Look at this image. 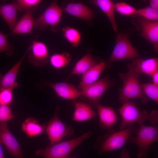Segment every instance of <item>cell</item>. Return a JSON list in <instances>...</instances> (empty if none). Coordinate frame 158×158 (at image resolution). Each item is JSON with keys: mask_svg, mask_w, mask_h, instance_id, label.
Masks as SVG:
<instances>
[{"mask_svg": "<svg viewBox=\"0 0 158 158\" xmlns=\"http://www.w3.org/2000/svg\"><path fill=\"white\" fill-rule=\"evenodd\" d=\"M128 71L126 73H117L123 85L120 89L118 100L122 103L131 99H140L143 104L147 103L148 100L144 94L141 83L139 81L140 74L135 72L129 64L127 65Z\"/></svg>", "mask_w": 158, "mask_h": 158, "instance_id": "cell-1", "label": "cell"}, {"mask_svg": "<svg viewBox=\"0 0 158 158\" xmlns=\"http://www.w3.org/2000/svg\"><path fill=\"white\" fill-rule=\"evenodd\" d=\"M138 130L133 124L117 132L109 130L104 136L98 138L94 147L100 153L118 149L123 147L130 136Z\"/></svg>", "mask_w": 158, "mask_h": 158, "instance_id": "cell-2", "label": "cell"}, {"mask_svg": "<svg viewBox=\"0 0 158 158\" xmlns=\"http://www.w3.org/2000/svg\"><path fill=\"white\" fill-rule=\"evenodd\" d=\"M92 133L89 131L76 138L50 144L44 149H39L35 154L44 158H65L74 149L89 138Z\"/></svg>", "mask_w": 158, "mask_h": 158, "instance_id": "cell-3", "label": "cell"}, {"mask_svg": "<svg viewBox=\"0 0 158 158\" xmlns=\"http://www.w3.org/2000/svg\"><path fill=\"white\" fill-rule=\"evenodd\" d=\"M140 126L136 135L130 136L128 141L137 146V158H147L150 145L158 140V128L157 125L147 126L143 123Z\"/></svg>", "mask_w": 158, "mask_h": 158, "instance_id": "cell-4", "label": "cell"}, {"mask_svg": "<svg viewBox=\"0 0 158 158\" xmlns=\"http://www.w3.org/2000/svg\"><path fill=\"white\" fill-rule=\"evenodd\" d=\"M63 12L58 1L54 0L41 15L35 20L34 26L39 30H44L50 28L53 32H58L60 29L59 24Z\"/></svg>", "mask_w": 158, "mask_h": 158, "instance_id": "cell-5", "label": "cell"}, {"mask_svg": "<svg viewBox=\"0 0 158 158\" xmlns=\"http://www.w3.org/2000/svg\"><path fill=\"white\" fill-rule=\"evenodd\" d=\"M60 108L58 105L51 119L44 125V131L47 134L50 144H53L61 141L63 138H68L74 133V128L70 126L65 125L59 116Z\"/></svg>", "mask_w": 158, "mask_h": 158, "instance_id": "cell-6", "label": "cell"}, {"mask_svg": "<svg viewBox=\"0 0 158 158\" xmlns=\"http://www.w3.org/2000/svg\"><path fill=\"white\" fill-rule=\"evenodd\" d=\"M122 104V106L118 110L121 117L120 130L125 128L135 123L140 125L148 120L149 114L147 111H141L135 102L129 100Z\"/></svg>", "mask_w": 158, "mask_h": 158, "instance_id": "cell-7", "label": "cell"}, {"mask_svg": "<svg viewBox=\"0 0 158 158\" xmlns=\"http://www.w3.org/2000/svg\"><path fill=\"white\" fill-rule=\"evenodd\" d=\"M139 56L136 49L130 43L128 36L123 33L118 34L115 46L107 63L108 67L114 62L126 59H135Z\"/></svg>", "mask_w": 158, "mask_h": 158, "instance_id": "cell-8", "label": "cell"}, {"mask_svg": "<svg viewBox=\"0 0 158 158\" xmlns=\"http://www.w3.org/2000/svg\"><path fill=\"white\" fill-rule=\"evenodd\" d=\"M115 84L114 80L107 76L81 90V96L87 98L90 104L94 107L99 103L101 97L106 90Z\"/></svg>", "mask_w": 158, "mask_h": 158, "instance_id": "cell-9", "label": "cell"}, {"mask_svg": "<svg viewBox=\"0 0 158 158\" xmlns=\"http://www.w3.org/2000/svg\"><path fill=\"white\" fill-rule=\"evenodd\" d=\"M38 37V36H36L30 44V52L27 56L29 62L35 67L46 65L48 63L49 59L47 46L44 43L37 41Z\"/></svg>", "mask_w": 158, "mask_h": 158, "instance_id": "cell-10", "label": "cell"}, {"mask_svg": "<svg viewBox=\"0 0 158 158\" xmlns=\"http://www.w3.org/2000/svg\"><path fill=\"white\" fill-rule=\"evenodd\" d=\"M140 35L150 42L154 51H158V22L147 20L139 16L137 20Z\"/></svg>", "mask_w": 158, "mask_h": 158, "instance_id": "cell-11", "label": "cell"}, {"mask_svg": "<svg viewBox=\"0 0 158 158\" xmlns=\"http://www.w3.org/2000/svg\"><path fill=\"white\" fill-rule=\"evenodd\" d=\"M63 11L75 17L90 22L95 15L94 12L81 2L65 1L62 5Z\"/></svg>", "mask_w": 158, "mask_h": 158, "instance_id": "cell-12", "label": "cell"}, {"mask_svg": "<svg viewBox=\"0 0 158 158\" xmlns=\"http://www.w3.org/2000/svg\"><path fill=\"white\" fill-rule=\"evenodd\" d=\"M0 141L12 156L15 158H23L20 146L10 131L6 122L0 123Z\"/></svg>", "mask_w": 158, "mask_h": 158, "instance_id": "cell-13", "label": "cell"}, {"mask_svg": "<svg viewBox=\"0 0 158 158\" xmlns=\"http://www.w3.org/2000/svg\"><path fill=\"white\" fill-rule=\"evenodd\" d=\"M45 84L52 88L58 97L66 99L74 100L81 96L80 91L72 84L66 82H47Z\"/></svg>", "mask_w": 158, "mask_h": 158, "instance_id": "cell-14", "label": "cell"}, {"mask_svg": "<svg viewBox=\"0 0 158 158\" xmlns=\"http://www.w3.org/2000/svg\"><path fill=\"white\" fill-rule=\"evenodd\" d=\"M94 107L97 109V113L99 116V126L103 129H110L118 119L114 109L99 103L95 105Z\"/></svg>", "mask_w": 158, "mask_h": 158, "instance_id": "cell-15", "label": "cell"}, {"mask_svg": "<svg viewBox=\"0 0 158 158\" xmlns=\"http://www.w3.org/2000/svg\"><path fill=\"white\" fill-rule=\"evenodd\" d=\"M31 44L21 59L6 73L2 75L0 73V90L13 86H18L16 80L22 62L25 56L30 50Z\"/></svg>", "mask_w": 158, "mask_h": 158, "instance_id": "cell-16", "label": "cell"}, {"mask_svg": "<svg viewBox=\"0 0 158 158\" xmlns=\"http://www.w3.org/2000/svg\"><path fill=\"white\" fill-rule=\"evenodd\" d=\"M129 64L135 72L140 74L143 73L151 75L158 70V59L157 58L144 59L137 58Z\"/></svg>", "mask_w": 158, "mask_h": 158, "instance_id": "cell-17", "label": "cell"}, {"mask_svg": "<svg viewBox=\"0 0 158 158\" xmlns=\"http://www.w3.org/2000/svg\"><path fill=\"white\" fill-rule=\"evenodd\" d=\"M17 11L16 1L9 3L3 1L0 3V16L7 23L11 32L13 30L17 22Z\"/></svg>", "mask_w": 158, "mask_h": 158, "instance_id": "cell-18", "label": "cell"}, {"mask_svg": "<svg viewBox=\"0 0 158 158\" xmlns=\"http://www.w3.org/2000/svg\"><path fill=\"white\" fill-rule=\"evenodd\" d=\"M107 67V63L102 61L83 74L78 85V89L82 90L96 81L104 69Z\"/></svg>", "mask_w": 158, "mask_h": 158, "instance_id": "cell-19", "label": "cell"}, {"mask_svg": "<svg viewBox=\"0 0 158 158\" xmlns=\"http://www.w3.org/2000/svg\"><path fill=\"white\" fill-rule=\"evenodd\" d=\"M99 62L97 58L94 57L91 50L76 63L68 78L75 75H83Z\"/></svg>", "mask_w": 158, "mask_h": 158, "instance_id": "cell-20", "label": "cell"}, {"mask_svg": "<svg viewBox=\"0 0 158 158\" xmlns=\"http://www.w3.org/2000/svg\"><path fill=\"white\" fill-rule=\"evenodd\" d=\"M73 104L75 107L72 120L75 121H83L91 119L97 114L88 104L73 100Z\"/></svg>", "mask_w": 158, "mask_h": 158, "instance_id": "cell-21", "label": "cell"}, {"mask_svg": "<svg viewBox=\"0 0 158 158\" xmlns=\"http://www.w3.org/2000/svg\"><path fill=\"white\" fill-rule=\"evenodd\" d=\"M32 11H27L17 22L13 30L9 34H26L30 33L34 26L35 20Z\"/></svg>", "mask_w": 158, "mask_h": 158, "instance_id": "cell-22", "label": "cell"}, {"mask_svg": "<svg viewBox=\"0 0 158 158\" xmlns=\"http://www.w3.org/2000/svg\"><path fill=\"white\" fill-rule=\"evenodd\" d=\"M90 4L98 7L109 20L114 31L118 33L117 26L115 18V4L110 0H92Z\"/></svg>", "mask_w": 158, "mask_h": 158, "instance_id": "cell-23", "label": "cell"}, {"mask_svg": "<svg viewBox=\"0 0 158 158\" xmlns=\"http://www.w3.org/2000/svg\"><path fill=\"white\" fill-rule=\"evenodd\" d=\"M22 129L30 138L40 135L44 130V125H40L38 121L32 117L25 120L22 124Z\"/></svg>", "mask_w": 158, "mask_h": 158, "instance_id": "cell-24", "label": "cell"}, {"mask_svg": "<svg viewBox=\"0 0 158 158\" xmlns=\"http://www.w3.org/2000/svg\"><path fill=\"white\" fill-rule=\"evenodd\" d=\"M64 37L71 45L77 47L81 44V34L77 29L72 27L66 26L62 29Z\"/></svg>", "mask_w": 158, "mask_h": 158, "instance_id": "cell-25", "label": "cell"}, {"mask_svg": "<svg viewBox=\"0 0 158 158\" xmlns=\"http://www.w3.org/2000/svg\"><path fill=\"white\" fill-rule=\"evenodd\" d=\"M71 59V55L67 52L54 54L49 58L51 65L56 69H60L67 66Z\"/></svg>", "mask_w": 158, "mask_h": 158, "instance_id": "cell-26", "label": "cell"}, {"mask_svg": "<svg viewBox=\"0 0 158 158\" xmlns=\"http://www.w3.org/2000/svg\"><path fill=\"white\" fill-rule=\"evenodd\" d=\"M16 2L18 10L21 12L31 11L32 12L37 10L40 0H17Z\"/></svg>", "mask_w": 158, "mask_h": 158, "instance_id": "cell-27", "label": "cell"}, {"mask_svg": "<svg viewBox=\"0 0 158 158\" xmlns=\"http://www.w3.org/2000/svg\"><path fill=\"white\" fill-rule=\"evenodd\" d=\"M135 15L150 21L158 20V10L154 9L150 6L137 10Z\"/></svg>", "mask_w": 158, "mask_h": 158, "instance_id": "cell-28", "label": "cell"}, {"mask_svg": "<svg viewBox=\"0 0 158 158\" xmlns=\"http://www.w3.org/2000/svg\"><path fill=\"white\" fill-rule=\"evenodd\" d=\"M143 92L145 95L152 99L156 104L158 103V86L152 83H141Z\"/></svg>", "mask_w": 158, "mask_h": 158, "instance_id": "cell-29", "label": "cell"}, {"mask_svg": "<svg viewBox=\"0 0 158 158\" xmlns=\"http://www.w3.org/2000/svg\"><path fill=\"white\" fill-rule=\"evenodd\" d=\"M17 86H15L0 90V104L8 105L12 102L13 90Z\"/></svg>", "mask_w": 158, "mask_h": 158, "instance_id": "cell-30", "label": "cell"}, {"mask_svg": "<svg viewBox=\"0 0 158 158\" xmlns=\"http://www.w3.org/2000/svg\"><path fill=\"white\" fill-rule=\"evenodd\" d=\"M115 9L119 13L126 16L135 15L137 11L133 7L124 2L115 4Z\"/></svg>", "mask_w": 158, "mask_h": 158, "instance_id": "cell-31", "label": "cell"}, {"mask_svg": "<svg viewBox=\"0 0 158 158\" xmlns=\"http://www.w3.org/2000/svg\"><path fill=\"white\" fill-rule=\"evenodd\" d=\"M6 35L0 31V53L5 52L8 55H12L13 52L14 47L11 44H8Z\"/></svg>", "mask_w": 158, "mask_h": 158, "instance_id": "cell-32", "label": "cell"}, {"mask_svg": "<svg viewBox=\"0 0 158 158\" xmlns=\"http://www.w3.org/2000/svg\"><path fill=\"white\" fill-rule=\"evenodd\" d=\"M14 117L9 106L0 105V123L6 122Z\"/></svg>", "mask_w": 158, "mask_h": 158, "instance_id": "cell-33", "label": "cell"}, {"mask_svg": "<svg viewBox=\"0 0 158 158\" xmlns=\"http://www.w3.org/2000/svg\"><path fill=\"white\" fill-rule=\"evenodd\" d=\"M158 113L157 110L152 111L149 114L148 120L150 122L153 124H155L158 122Z\"/></svg>", "mask_w": 158, "mask_h": 158, "instance_id": "cell-34", "label": "cell"}, {"mask_svg": "<svg viewBox=\"0 0 158 158\" xmlns=\"http://www.w3.org/2000/svg\"><path fill=\"white\" fill-rule=\"evenodd\" d=\"M120 158H130V153L128 150L123 149L121 152Z\"/></svg>", "mask_w": 158, "mask_h": 158, "instance_id": "cell-35", "label": "cell"}, {"mask_svg": "<svg viewBox=\"0 0 158 158\" xmlns=\"http://www.w3.org/2000/svg\"><path fill=\"white\" fill-rule=\"evenodd\" d=\"M152 83L158 86V70L154 72L152 75Z\"/></svg>", "mask_w": 158, "mask_h": 158, "instance_id": "cell-36", "label": "cell"}, {"mask_svg": "<svg viewBox=\"0 0 158 158\" xmlns=\"http://www.w3.org/2000/svg\"><path fill=\"white\" fill-rule=\"evenodd\" d=\"M150 6L152 8L156 9H158V0H151L149 1Z\"/></svg>", "mask_w": 158, "mask_h": 158, "instance_id": "cell-37", "label": "cell"}, {"mask_svg": "<svg viewBox=\"0 0 158 158\" xmlns=\"http://www.w3.org/2000/svg\"><path fill=\"white\" fill-rule=\"evenodd\" d=\"M1 144V143L0 141V158H5L2 150Z\"/></svg>", "mask_w": 158, "mask_h": 158, "instance_id": "cell-38", "label": "cell"}, {"mask_svg": "<svg viewBox=\"0 0 158 158\" xmlns=\"http://www.w3.org/2000/svg\"><path fill=\"white\" fill-rule=\"evenodd\" d=\"M65 158H76V157H66Z\"/></svg>", "mask_w": 158, "mask_h": 158, "instance_id": "cell-39", "label": "cell"}]
</instances>
